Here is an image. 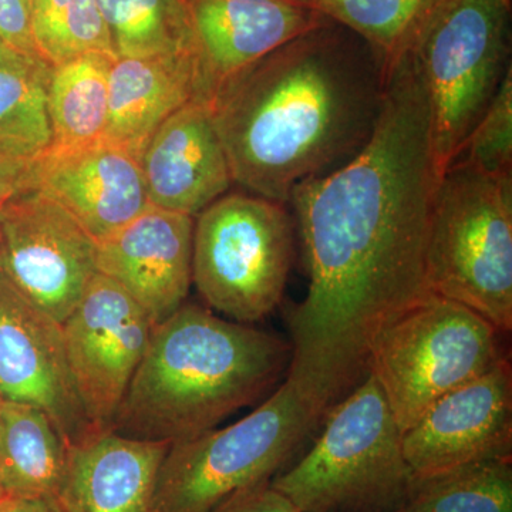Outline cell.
<instances>
[{"instance_id": "obj_1", "label": "cell", "mask_w": 512, "mask_h": 512, "mask_svg": "<svg viewBox=\"0 0 512 512\" xmlns=\"http://www.w3.org/2000/svg\"><path fill=\"white\" fill-rule=\"evenodd\" d=\"M440 174L429 100L412 59L387 69L366 146L293 188L309 289L291 318L288 379L323 416L369 373L370 349L400 313L431 295L427 245Z\"/></svg>"}, {"instance_id": "obj_2", "label": "cell", "mask_w": 512, "mask_h": 512, "mask_svg": "<svg viewBox=\"0 0 512 512\" xmlns=\"http://www.w3.org/2000/svg\"><path fill=\"white\" fill-rule=\"evenodd\" d=\"M386 72L333 22L232 77L210 103L234 184L288 204L293 188L348 163L375 130Z\"/></svg>"}, {"instance_id": "obj_3", "label": "cell", "mask_w": 512, "mask_h": 512, "mask_svg": "<svg viewBox=\"0 0 512 512\" xmlns=\"http://www.w3.org/2000/svg\"><path fill=\"white\" fill-rule=\"evenodd\" d=\"M292 346L210 309L184 303L154 326L111 431L178 443L251 406L288 372Z\"/></svg>"}, {"instance_id": "obj_4", "label": "cell", "mask_w": 512, "mask_h": 512, "mask_svg": "<svg viewBox=\"0 0 512 512\" xmlns=\"http://www.w3.org/2000/svg\"><path fill=\"white\" fill-rule=\"evenodd\" d=\"M311 450L271 485L301 512H397L412 491L403 433L367 375L325 417Z\"/></svg>"}, {"instance_id": "obj_5", "label": "cell", "mask_w": 512, "mask_h": 512, "mask_svg": "<svg viewBox=\"0 0 512 512\" xmlns=\"http://www.w3.org/2000/svg\"><path fill=\"white\" fill-rule=\"evenodd\" d=\"M510 9L511 0H434L403 47L429 100L440 175L460 154L511 67Z\"/></svg>"}, {"instance_id": "obj_6", "label": "cell", "mask_w": 512, "mask_h": 512, "mask_svg": "<svg viewBox=\"0 0 512 512\" xmlns=\"http://www.w3.org/2000/svg\"><path fill=\"white\" fill-rule=\"evenodd\" d=\"M427 282L501 333L512 329V173L454 161L434 195Z\"/></svg>"}, {"instance_id": "obj_7", "label": "cell", "mask_w": 512, "mask_h": 512, "mask_svg": "<svg viewBox=\"0 0 512 512\" xmlns=\"http://www.w3.org/2000/svg\"><path fill=\"white\" fill-rule=\"evenodd\" d=\"M325 420L286 377L237 423L171 444L158 474L156 512H217L232 498L268 483Z\"/></svg>"}, {"instance_id": "obj_8", "label": "cell", "mask_w": 512, "mask_h": 512, "mask_svg": "<svg viewBox=\"0 0 512 512\" xmlns=\"http://www.w3.org/2000/svg\"><path fill=\"white\" fill-rule=\"evenodd\" d=\"M501 332L461 303L431 293L377 335L367 373L404 433L437 400L505 359Z\"/></svg>"}, {"instance_id": "obj_9", "label": "cell", "mask_w": 512, "mask_h": 512, "mask_svg": "<svg viewBox=\"0 0 512 512\" xmlns=\"http://www.w3.org/2000/svg\"><path fill=\"white\" fill-rule=\"evenodd\" d=\"M293 242L288 204L251 192L222 195L194 218L192 284L212 309L251 325L281 303Z\"/></svg>"}, {"instance_id": "obj_10", "label": "cell", "mask_w": 512, "mask_h": 512, "mask_svg": "<svg viewBox=\"0 0 512 512\" xmlns=\"http://www.w3.org/2000/svg\"><path fill=\"white\" fill-rule=\"evenodd\" d=\"M97 271V241L39 190L0 208V276L60 325Z\"/></svg>"}, {"instance_id": "obj_11", "label": "cell", "mask_w": 512, "mask_h": 512, "mask_svg": "<svg viewBox=\"0 0 512 512\" xmlns=\"http://www.w3.org/2000/svg\"><path fill=\"white\" fill-rule=\"evenodd\" d=\"M62 328L67 365L84 413L94 430H110L154 323L117 282L97 274Z\"/></svg>"}, {"instance_id": "obj_12", "label": "cell", "mask_w": 512, "mask_h": 512, "mask_svg": "<svg viewBox=\"0 0 512 512\" xmlns=\"http://www.w3.org/2000/svg\"><path fill=\"white\" fill-rule=\"evenodd\" d=\"M414 477L512 460V372L507 357L437 400L402 437Z\"/></svg>"}, {"instance_id": "obj_13", "label": "cell", "mask_w": 512, "mask_h": 512, "mask_svg": "<svg viewBox=\"0 0 512 512\" xmlns=\"http://www.w3.org/2000/svg\"><path fill=\"white\" fill-rule=\"evenodd\" d=\"M0 399L39 407L69 446L99 431L74 387L63 328L0 276Z\"/></svg>"}, {"instance_id": "obj_14", "label": "cell", "mask_w": 512, "mask_h": 512, "mask_svg": "<svg viewBox=\"0 0 512 512\" xmlns=\"http://www.w3.org/2000/svg\"><path fill=\"white\" fill-rule=\"evenodd\" d=\"M210 104L237 74L269 53L329 22L302 0H181Z\"/></svg>"}, {"instance_id": "obj_15", "label": "cell", "mask_w": 512, "mask_h": 512, "mask_svg": "<svg viewBox=\"0 0 512 512\" xmlns=\"http://www.w3.org/2000/svg\"><path fill=\"white\" fill-rule=\"evenodd\" d=\"M33 190L56 201L97 242L150 207L140 157L106 140L46 150L35 160Z\"/></svg>"}, {"instance_id": "obj_16", "label": "cell", "mask_w": 512, "mask_h": 512, "mask_svg": "<svg viewBox=\"0 0 512 512\" xmlns=\"http://www.w3.org/2000/svg\"><path fill=\"white\" fill-rule=\"evenodd\" d=\"M194 218L148 207L97 242V271L117 282L154 323L184 305L192 285Z\"/></svg>"}, {"instance_id": "obj_17", "label": "cell", "mask_w": 512, "mask_h": 512, "mask_svg": "<svg viewBox=\"0 0 512 512\" xmlns=\"http://www.w3.org/2000/svg\"><path fill=\"white\" fill-rule=\"evenodd\" d=\"M140 163L151 207L192 218L234 184L210 104L198 100L154 131Z\"/></svg>"}, {"instance_id": "obj_18", "label": "cell", "mask_w": 512, "mask_h": 512, "mask_svg": "<svg viewBox=\"0 0 512 512\" xmlns=\"http://www.w3.org/2000/svg\"><path fill=\"white\" fill-rule=\"evenodd\" d=\"M170 446L111 430L73 444L56 494L63 512H156L158 474Z\"/></svg>"}, {"instance_id": "obj_19", "label": "cell", "mask_w": 512, "mask_h": 512, "mask_svg": "<svg viewBox=\"0 0 512 512\" xmlns=\"http://www.w3.org/2000/svg\"><path fill=\"white\" fill-rule=\"evenodd\" d=\"M200 99L194 53L119 57L109 79V117L103 140L141 157L161 124L185 104Z\"/></svg>"}, {"instance_id": "obj_20", "label": "cell", "mask_w": 512, "mask_h": 512, "mask_svg": "<svg viewBox=\"0 0 512 512\" xmlns=\"http://www.w3.org/2000/svg\"><path fill=\"white\" fill-rule=\"evenodd\" d=\"M69 443L39 407L0 399V485L8 495H56Z\"/></svg>"}, {"instance_id": "obj_21", "label": "cell", "mask_w": 512, "mask_h": 512, "mask_svg": "<svg viewBox=\"0 0 512 512\" xmlns=\"http://www.w3.org/2000/svg\"><path fill=\"white\" fill-rule=\"evenodd\" d=\"M114 60L104 53H87L50 69L46 107L52 141L47 150H72L103 140Z\"/></svg>"}, {"instance_id": "obj_22", "label": "cell", "mask_w": 512, "mask_h": 512, "mask_svg": "<svg viewBox=\"0 0 512 512\" xmlns=\"http://www.w3.org/2000/svg\"><path fill=\"white\" fill-rule=\"evenodd\" d=\"M117 59L194 53L181 0H99Z\"/></svg>"}, {"instance_id": "obj_23", "label": "cell", "mask_w": 512, "mask_h": 512, "mask_svg": "<svg viewBox=\"0 0 512 512\" xmlns=\"http://www.w3.org/2000/svg\"><path fill=\"white\" fill-rule=\"evenodd\" d=\"M397 512H512V460L480 461L416 478Z\"/></svg>"}, {"instance_id": "obj_24", "label": "cell", "mask_w": 512, "mask_h": 512, "mask_svg": "<svg viewBox=\"0 0 512 512\" xmlns=\"http://www.w3.org/2000/svg\"><path fill=\"white\" fill-rule=\"evenodd\" d=\"M50 69L43 64L0 63V154L42 156L52 141L46 107Z\"/></svg>"}, {"instance_id": "obj_25", "label": "cell", "mask_w": 512, "mask_h": 512, "mask_svg": "<svg viewBox=\"0 0 512 512\" xmlns=\"http://www.w3.org/2000/svg\"><path fill=\"white\" fill-rule=\"evenodd\" d=\"M37 56L49 69L73 57H116L99 0H29Z\"/></svg>"}, {"instance_id": "obj_26", "label": "cell", "mask_w": 512, "mask_h": 512, "mask_svg": "<svg viewBox=\"0 0 512 512\" xmlns=\"http://www.w3.org/2000/svg\"><path fill=\"white\" fill-rule=\"evenodd\" d=\"M329 22L355 33L375 53L384 72L434 0H302Z\"/></svg>"}, {"instance_id": "obj_27", "label": "cell", "mask_w": 512, "mask_h": 512, "mask_svg": "<svg viewBox=\"0 0 512 512\" xmlns=\"http://www.w3.org/2000/svg\"><path fill=\"white\" fill-rule=\"evenodd\" d=\"M463 161L487 174L512 173V69L477 121L460 154ZM453 161V163H454Z\"/></svg>"}, {"instance_id": "obj_28", "label": "cell", "mask_w": 512, "mask_h": 512, "mask_svg": "<svg viewBox=\"0 0 512 512\" xmlns=\"http://www.w3.org/2000/svg\"><path fill=\"white\" fill-rule=\"evenodd\" d=\"M0 42L29 62L45 64L33 42L29 0H0Z\"/></svg>"}, {"instance_id": "obj_29", "label": "cell", "mask_w": 512, "mask_h": 512, "mask_svg": "<svg viewBox=\"0 0 512 512\" xmlns=\"http://www.w3.org/2000/svg\"><path fill=\"white\" fill-rule=\"evenodd\" d=\"M217 512H301L295 504L276 491L271 483L252 488L237 495Z\"/></svg>"}, {"instance_id": "obj_30", "label": "cell", "mask_w": 512, "mask_h": 512, "mask_svg": "<svg viewBox=\"0 0 512 512\" xmlns=\"http://www.w3.org/2000/svg\"><path fill=\"white\" fill-rule=\"evenodd\" d=\"M35 160L0 154V207L19 194L33 190Z\"/></svg>"}, {"instance_id": "obj_31", "label": "cell", "mask_w": 512, "mask_h": 512, "mask_svg": "<svg viewBox=\"0 0 512 512\" xmlns=\"http://www.w3.org/2000/svg\"><path fill=\"white\" fill-rule=\"evenodd\" d=\"M0 512H63V510L56 495H35V497L6 495L0 501Z\"/></svg>"}, {"instance_id": "obj_32", "label": "cell", "mask_w": 512, "mask_h": 512, "mask_svg": "<svg viewBox=\"0 0 512 512\" xmlns=\"http://www.w3.org/2000/svg\"><path fill=\"white\" fill-rule=\"evenodd\" d=\"M22 62H29V60H26L25 57L19 56L18 53L13 52V50H10L8 46L3 45L2 42H0V63H22ZM32 63V62H29ZM36 64V63H33ZM45 66V64H43Z\"/></svg>"}, {"instance_id": "obj_33", "label": "cell", "mask_w": 512, "mask_h": 512, "mask_svg": "<svg viewBox=\"0 0 512 512\" xmlns=\"http://www.w3.org/2000/svg\"><path fill=\"white\" fill-rule=\"evenodd\" d=\"M6 495L8 494L5 493V490H3L2 485H0V501H2L3 498L6 497Z\"/></svg>"}, {"instance_id": "obj_34", "label": "cell", "mask_w": 512, "mask_h": 512, "mask_svg": "<svg viewBox=\"0 0 512 512\" xmlns=\"http://www.w3.org/2000/svg\"><path fill=\"white\" fill-rule=\"evenodd\" d=\"M0 208H2V207H0Z\"/></svg>"}]
</instances>
